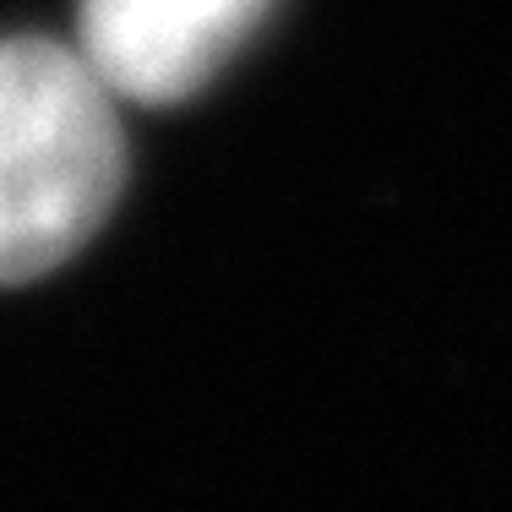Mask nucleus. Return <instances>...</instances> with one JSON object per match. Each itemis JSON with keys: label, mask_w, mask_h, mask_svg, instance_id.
<instances>
[{"label": "nucleus", "mask_w": 512, "mask_h": 512, "mask_svg": "<svg viewBox=\"0 0 512 512\" xmlns=\"http://www.w3.org/2000/svg\"><path fill=\"white\" fill-rule=\"evenodd\" d=\"M126 186L115 93L50 39L0 44V289L71 262Z\"/></svg>", "instance_id": "f257e3e1"}, {"label": "nucleus", "mask_w": 512, "mask_h": 512, "mask_svg": "<svg viewBox=\"0 0 512 512\" xmlns=\"http://www.w3.org/2000/svg\"><path fill=\"white\" fill-rule=\"evenodd\" d=\"M278 0H82L77 50L115 99L180 104L262 33Z\"/></svg>", "instance_id": "f03ea898"}]
</instances>
